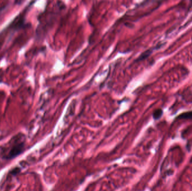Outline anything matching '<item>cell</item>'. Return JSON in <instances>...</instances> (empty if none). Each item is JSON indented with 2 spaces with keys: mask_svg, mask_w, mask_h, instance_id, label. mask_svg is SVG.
<instances>
[{
  "mask_svg": "<svg viewBox=\"0 0 192 191\" xmlns=\"http://www.w3.org/2000/svg\"><path fill=\"white\" fill-rule=\"evenodd\" d=\"M152 53V51L150 50H148L146 52H145L144 53H142V55L138 58V60L140 61V60H142L144 58H147V57H148L150 54V53Z\"/></svg>",
  "mask_w": 192,
  "mask_h": 191,
  "instance_id": "4",
  "label": "cell"
},
{
  "mask_svg": "<svg viewBox=\"0 0 192 191\" xmlns=\"http://www.w3.org/2000/svg\"><path fill=\"white\" fill-rule=\"evenodd\" d=\"M178 118L179 119H192V112H186L179 116Z\"/></svg>",
  "mask_w": 192,
  "mask_h": 191,
  "instance_id": "3",
  "label": "cell"
},
{
  "mask_svg": "<svg viewBox=\"0 0 192 191\" xmlns=\"http://www.w3.org/2000/svg\"><path fill=\"white\" fill-rule=\"evenodd\" d=\"M24 143L23 142H14L12 145L10 150L9 151L6 158L11 159L17 157V155H18L22 152L24 149Z\"/></svg>",
  "mask_w": 192,
  "mask_h": 191,
  "instance_id": "1",
  "label": "cell"
},
{
  "mask_svg": "<svg viewBox=\"0 0 192 191\" xmlns=\"http://www.w3.org/2000/svg\"><path fill=\"white\" fill-rule=\"evenodd\" d=\"M162 114H163L162 110L161 109H158L154 112V113L153 114V117L155 119H158L161 117L162 116Z\"/></svg>",
  "mask_w": 192,
  "mask_h": 191,
  "instance_id": "2",
  "label": "cell"
}]
</instances>
